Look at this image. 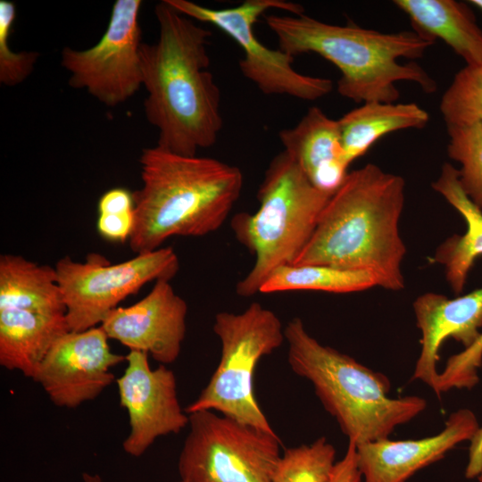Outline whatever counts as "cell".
Returning <instances> with one entry per match:
<instances>
[{
	"label": "cell",
	"instance_id": "6da1fadb",
	"mask_svg": "<svg viewBox=\"0 0 482 482\" xmlns=\"http://www.w3.org/2000/svg\"><path fill=\"white\" fill-rule=\"evenodd\" d=\"M154 14L158 39L140 49L145 119L158 131L156 145L194 156L217 142L223 126L220 90L209 71L212 32L166 0Z\"/></svg>",
	"mask_w": 482,
	"mask_h": 482
},
{
	"label": "cell",
	"instance_id": "7a4b0ae2",
	"mask_svg": "<svg viewBox=\"0 0 482 482\" xmlns=\"http://www.w3.org/2000/svg\"><path fill=\"white\" fill-rule=\"evenodd\" d=\"M404 179L373 163L348 172L330 195L308 243L291 265H320L372 274L378 287L404 288L406 246L399 222Z\"/></svg>",
	"mask_w": 482,
	"mask_h": 482
},
{
	"label": "cell",
	"instance_id": "3957f363",
	"mask_svg": "<svg viewBox=\"0 0 482 482\" xmlns=\"http://www.w3.org/2000/svg\"><path fill=\"white\" fill-rule=\"evenodd\" d=\"M142 186L133 192L135 225L129 239L137 254L161 248L171 237H202L218 230L238 200L241 170L218 159L143 149Z\"/></svg>",
	"mask_w": 482,
	"mask_h": 482
},
{
	"label": "cell",
	"instance_id": "277c9868",
	"mask_svg": "<svg viewBox=\"0 0 482 482\" xmlns=\"http://www.w3.org/2000/svg\"><path fill=\"white\" fill-rule=\"evenodd\" d=\"M265 21L284 53L317 54L332 62L341 74L337 92L355 103H395L400 96L398 81L414 82L426 93L437 89L417 62H399L420 58L435 43L413 29L381 32L353 21L329 24L304 13L266 15Z\"/></svg>",
	"mask_w": 482,
	"mask_h": 482
},
{
	"label": "cell",
	"instance_id": "5b68a950",
	"mask_svg": "<svg viewBox=\"0 0 482 482\" xmlns=\"http://www.w3.org/2000/svg\"><path fill=\"white\" fill-rule=\"evenodd\" d=\"M287 362L309 380L325 410L336 419L348 442L355 445L388 438L427 407L425 399L391 398V383L351 356L320 344L296 317L285 327Z\"/></svg>",
	"mask_w": 482,
	"mask_h": 482
},
{
	"label": "cell",
	"instance_id": "8992f818",
	"mask_svg": "<svg viewBox=\"0 0 482 482\" xmlns=\"http://www.w3.org/2000/svg\"><path fill=\"white\" fill-rule=\"evenodd\" d=\"M331 195L312 186L285 151L274 156L258 189V210L237 213L230 222L237 240L254 256L253 267L237 284L239 296L259 293L275 270L294 262Z\"/></svg>",
	"mask_w": 482,
	"mask_h": 482
},
{
	"label": "cell",
	"instance_id": "52a82bcc",
	"mask_svg": "<svg viewBox=\"0 0 482 482\" xmlns=\"http://www.w3.org/2000/svg\"><path fill=\"white\" fill-rule=\"evenodd\" d=\"M221 345L220 362L206 386L185 411H212L260 429L275 432L254 393L260 360L285 341L279 318L257 302L239 313L220 312L212 327Z\"/></svg>",
	"mask_w": 482,
	"mask_h": 482
},
{
	"label": "cell",
	"instance_id": "ba28073f",
	"mask_svg": "<svg viewBox=\"0 0 482 482\" xmlns=\"http://www.w3.org/2000/svg\"><path fill=\"white\" fill-rule=\"evenodd\" d=\"M179 457L183 482H272L281 441L268 432L212 411L188 414Z\"/></svg>",
	"mask_w": 482,
	"mask_h": 482
},
{
	"label": "cell",
	"instance_id": "9c48e42d",
	"mask_svg": "<svg viewBox=\"0 0 482 482\" xmlns=\"http://www.w3.org/2000/svg\"><path fill=\"white\" fill-rule=\"evenodd\" d=\"M166 2L186 16L212 24L229 36L244 53L238 62L241 73L263 94L314 101L333 89L330 79L298 72L293 67V56L269 48L254 34L255 22L267 11L300 15L304 13L303 5L285 0H245L235 7L212 9L189 0Z\"/></svg>",
	"mask_w": 482,
	"mask_h": 482
},
{
	"label": "cell",
	"instance_id": "30bf717a",
	"mask_svg": "<svg viewBox=\"0 0 482 482\" xmlns=\"http://www.w3.org/2000/svg\"><path fill=\"white\" fill-rule=\"evenodd\" d=\"M179 267L171 247L139 253L119 263L99 253H88L84 262L64 256L54 268L70 330L100 326L122 300L150 281L170 280Z\"/></svg>",
	"mask_w": 482,
	"mask_h": 482
},
{
	"label": "cell",
	"instance_id": "8fae6325",
	"mask_svg": "<svg viewBox=\"0 0 482 482\" xmlns=\"http://www.w3.org/2000/svg\"><path fill=\"white\" fill-rule=\"evenodd\" d=\"M141 0H116L102 37L93 46L64 47L61 64L70 73L69 85L84 89L103 104L113 107L143 87L140 60Z\"/></svg>",
	"mask_w": 482,
	"mask_h": 482
},
{
	"label": "cell",
	"instance_id": "7c38bea8",
	"mask_svg": "<svg viewBox=\"0 0 482 482\" xmlns=\"http://www.w3.org/2000/svg\"><path fill=\"white\" fill-rule=\"evenodd\" d=\"M101 326L68 331L51 346L33 380L57 407L77 408L98 397L116 381L112 369L126 355L112 352Z\"/></svg>",
	"mask_w": 482,
	"mask_h": 482
},
{
	"label": "cell",
	"instance_id": "4fadbf2b",
	"mask_svg": "<svg viewBox=\"0 0 482 482\" xmlns=\"http://www.w3.org/2000/svg\"><path fill=\"white\" fill-rule=\"evenodd\" d=\"M148 357L144 352L129 351L127 367L116 379L120 404L129 422L122 447L133 457L143 455L158 437L179 434L189 423L179 401L174 372L163 364L152 369Z\"/></svg>",
	"mask_w": 482,
	"mask_h": 482
},
{
	"label": "cell",
	"instance_id": "5bb4252c",
	"mask_svg": "<svg viewBox=\"0 0 482 482\" xmlns=\"http://www.w3.org/2000/svg\"><path fill=\"white\" fill-rule=\"evenodd\" d=\"M187 313L186 301L175 293L170 280L159 279L144 298L113 309L100 326L110 339L166 365L180 353Z\"/></svg>",
	"mask_w": 482,
	"mask_h": 482
},
{
	"label": "cell",
	"instance_id": "9a60e30c",
	"mask_svg": "<svg viewBox=\"0 0 482 482\" xmlns=\"http://www.w3.org/2000/svg\"><path fill=\"white\" fill-rule=\"evenodd\" d=\"M475 414L460 409L450 414L438 434L421 439L388 438L356 445L358 467L364 482H406L421 469L436 462L478 430Z\"/></svg>",
	"mask_w": 482,
	"mask_h": 482
},
{
	"label": "cell",
	"instance_id": "2e32d148",
	"mask_svg": "<svg viewBox=\"0 0 482 482\" xmlns=\"http://www.w3.org/2000/svg\"><path fill=\"white\" fill-rule=\"evenodd\" d=\"M413 311L421 332V350L412 379L422 381L435 392L438 352L444 341L451 337L468 348L481 333L482 287L453 299L425 293L413 302Z\"/></svg>",
	"mask_w": 482,
	"mask_h": 482
},
{
	"label": "cell",
	"instance_id": "e0dca14e",
	"mask_svg": "<svg viewBox=\"0 0 482 482\" xmlns=\"http://www.w3.org/2000/svg\"><path fill=\"white\" fill-rule=\"evenodd\" d=\"M278 138L285 151L317 189L333 194L348 174V162L337 120L312 106L293 128Z\"/></svg>",
	"mask_w": 482,
	"mask_h": 482
},
{
	"label": "cell",
	"instance_id": "ac0fdd59",
	"mask_svg": "<svg viewBox=\"0 0 482 482\" xmlns=\"http://www.w3.org/2000/svg\"><path fill=\"white\" fill-rule=\"evenodd\" d=\"M70 331L64 313L0 309V365L33 378L54 343Z\"/></svg>",
	"mask_w": 482,
	"mask_h": 482
},
{
	"label": "cell",
	"instance_id": "d6986e66",
	"mask_svg": "<svg viewBox=\"0 0 482 482\" xmlns=\"http://www.w3.org/2000/svg\"><path fill=\"white\" fill-rule=\"evenodd\" d=\"M433 189L462 216L467 224L463 235H453L436 250L432 262L444 265L445 278L455 295L464 289L468 274L476 259L482 255V209L463 191L459 170L445 162Z\"/></svg>",
	"mask_w": 482,
	"mask_h": 482
},
{
	"label": "cell",
	"instance_id": "ffe728a7",
	"mask_svg": "<svg viewBox=\"0 0 482 482\" xmlns=\"http://www.w3.org/2000/svg\"><path fill=\"white\" fill-rule=\"evenodd\" d=\"M410 19L412 29L439 38L467 65L482 62V29L466 3L455 0H395Z\"/></svg>",
	"mask_w": 482,
	"mask_h": 482
},
{
	"label": "cell",
	"instance_id": "44dd1931",
	"mask_svg": "<svg viewBox=\"0 0 482 482\" xmlns=\"http://www.w3.org/2000/svg\"><path fill=\"white\" fill-rule=\"evenodd\" d=\"M428 112L415 103L366 102L337 120L350 164L383 136L406 129H422Z\"/></svg>",
	"mask_w": 482,
	"mask_h": 482
},
{
	"label": "cell",
	"instance_id": "7402d4cb",
	"mask_svg": "<svg viewBox=\"0 0 482 482\" xmlns=\"http://www.w3.org/2000/svg\"><path fill=\"white\" fill-rule=\"evenodd\" d=\"M64 313L66 308L55 268L21 255L0 256V309Z\"/></svg>",
	"mask_w": 482,
	"mask_h": 482
},
{
	"label": "cell",
	"instance_id": "603a6c76",
	"mask_svg": "<svg viewBox=\"0 0 482 482\" xmlns=\"http://www.w3.org/2000/svg\"><path fill=\"white\" fill-rule=\"evenodd\" d=\"M378 286L368 272L353 271L320 265H285L275 270L260 287L259 293L287 291H323L353 293Z\"/></svg>",
	"mask_w": 482,
	"mask_h": 482
},
{
	"label": "cell",
	"instance_id": "cb8c5ba5",
	"mask_svg": "<svg viewBox=\"0 0 482 482\" xmlns=\"http://www.w3.org/2000/svg\"><path fill=\"white\" fill-rule=\"evenodd\" d=\"M336 453L324 436L310 445L287 448L275 467L272 482H327L337 462Z\"/></svg>",
	"mask_w": 482,
	"mask_h": 482
},
{
	"label": "cell",
	"instance_id": "d4e9b609",
	"mask_svg": "<svg viewBox=\"0 0 482 482\" xmlns=\"http://www.w3.org/2000/svg\"><path fill=\"white\" fill-rule=\"evenodd\" d=\"M448 156L458 162L460 184L470 199L482 209V122L446 126Z\"/></svg>",
	"mask_w": 482,
	"mask_h": 482
},
{
	"label": "cell",
	"instance_id": "484cf974",
	"mask_svg": "<svg viewBox=\"0 0 482 482\" xmlns=\"http://www.w3.org/2000/svg\"><path fill=\"white\" fill-rule=\"evenodd\" d=\"M439 109L446 126L482 122V62L457 71Z\"/></svg>",
	"mask_w": 482,
	"mask_h": 482
},
{
	"label": "cell",
	"instance_id": "4316f807",
	"mask_svg": "<svg viewBox=\"0 0 482 482\" xmlns=\"http://www.w3.org/2000/svg\"><path fill=\"white\" fill-rule=\"evenodd\" d=\"M16 17V7L10 0H0V83L8 87L23 82L33 71L39 54L14 52L9 37Z\"/></svg>",
	"mask_w": 482,
	"mask_h": 482
},
{
	"label": "cell",
	"instance_id": "83f0119b",
	"mask_svg": "<svg viewBox=\"0 0 482 482\" xmlns=\"http://www.w3.org/2000/svg\"><path fill=\"white\" fill-rule=\"evenodd\" d=\"M482 365V332L468 348L453 354L447 360L442 372H439L435 394H441L453 388L470 389L478 383V369Z\"/></svg>",
	"mask_w": 482,
	"mask_h": 482
},
{
	"label": "cell",
	"instance_id": "f1b7e54d",
	"mask_svg": "<svg viewBox=\"0 0 482 482\" xmlns=\"http://www.w3.org/2000/svg\"><path fill=\"white\" fill-rule=\"evenodd\" d=\"M134 210L98 212L96 226L100 235L110 241L129 239L135 225Z\"/></svg>",
	"mask_w": 482,
	"mask_h": 482
},
{
	"label": "cell",
	"instance_id": "f546056e",
	"mask_svg": "<svg viewBox=\"0 0 482 482\" xmlns=\"http://www.w3.org/2000/svg\"><path fill=\"white\" fill-rule=\"evenodd\" d=\"M362 474L358 467L356 445L348 442L344 457L336 462L327 482H361Z\"/></svg>",
	"mask_w": 482,
	"mask_h": 482
},
{
	"label": "cell",
	"instance_id": "4dcf8cb0",
	"mask_svg": "<svg viewBox=\"0 0 482 482\" xmlns=\"http://www.w3.org/2000/svg\"><path fill=\"white\" fill-rule=\"evenodd\" d=\"M470 441L469 457L472 461L480 463L482 462V428H478Z\"/></svg>",
	"mask_w": 482,
	"mask_h": 482
},
{
	"label": "cell",
	"instance_id": "1f68e13d",
	"mask_svg": "<svg viewBox=\"0 0 482 482\" xmlns=\"http://www.w3.org/2000/svg\"><path fill=\"white\" fill-rule=\"evenodd\" d=\"M82 482H104L98 474L83 473Z\"/></svg>",
	"mask_w": 482,
	"mask_h": 482
},
{
	"label": "cell",
	"instance_id": "d6a6232c",
	"mask_svg": "<svg viewBox=\"0 0 482 482\" xmlns=\"http://www.w3.org/2000/svg\"><path fill=\"white\" fill-rule=\"evenodd\" d=\"M469 3L482 12V0H470Z\"/></svg>",
	"mask_w": 482,
	"mask_h": 482
},
{
	"label": "cell",
	"instance_id": "836d02e7",
	"mask_svg": "<svg viewBox=\"0 0 482 482\" xmlns=\"http://www.w3.org/2000/svg\"><path fill=\"white\" fill-rule=\"evenodd\" d=\"M478 481L482 482V472L478 476Z\"/></svg>",
	"mask_w": 482,
	"mask_h": 482
},
{
	"label": "cell",
	"instance_id": "e575fe53",
	"mask_svg": "<svg viewBox=\"0 0 482 482\" xmlns=\"http://www.w3.org/2000/svg\"><path fill=\"white\" fill-rule=\"evenodd\" d=\"M178 482H183V481L179 480V481H178Z\"/></svg>",
	"mask_w": 482,
	"mask_h": 482
}]
</instances>
